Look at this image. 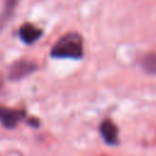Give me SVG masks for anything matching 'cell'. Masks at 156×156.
<instances>
[{
	"mask_svg": "<svg viewBox=\"0 0 156 156\" xmlns=\"http://www.w3.org/2000/svg\"><path fill=\"white\" fill-rule=\"evenodd\" d=\"M140 65L146 73L156 74V54L155 52L145 54L140 60Z\"/></svg>",
	"mask_w": 156,
	"mask_h": 156,
	"instance_id": "cell-7",
	"label": "cell"
},
{
	"mask_svg": "<svg viewBox=\"0 0 156 156\" xmlns=\"http://www.w3.org/2000/svg\"><path fill=\"white\" fill-rule=\"evenodd\" d=\"M84 55L83 38L74 32L61 37L51 48L50 56L55 58H74L79 60Z\"/></svg>",
	"mask_w": 156,
	"mask_h": 156,
	"instance_id": "cell-1",
	"label": "cell"
},
{
	"mask_svg": "<svg viewBox=\"0 0 156 156\" xmlns=\"http://www.w3.org/2000/svg\"><path fill=\"white\" fill-rule=\"evenodd\" d=\"M17 2H18V0H5V6H4L2 12L0 15V28H2L9 22V20L13 15V11L17 6Z\"/></svg>",
	"mask_w": 156,
	"mask_h": 156,
	"instance_id": "cell-6",
	"label": "cell"
},
{
	"mask_svg": "<svg viewBox=\"0 0 156 156\" xmlns=\"http://www.w3.org/2000/svg\"><path fill=\"white\" fill-rule=\"evenodd\" d=\"M35 69H37L35 62L30 60H18L11 66L9 71V78L11 80H20L33 73Z\"/></svg>",
	"mask_w": 156,
	"mask_h": 156,
	"instance_id": "cell-2",
	"label": "cell"
},
{
	"mask_svg": "<svg viewBox=\"0 0 156 156\" xmlns=\"http://www.w3.org/2000/svg\"><path fill=\"white\" fill-rule=\"evenodd\" d=\"M18 35L21 38V40L26 44H33L35 43L41 35H43V30L38 27H35L32 23H24L20 27L18 30Z\"/></svg>",
	"mask_w": 156,
	"mask_h": 156,
	"instance_id": "cell-3",
	"label": "cell"
},
{
	"mask_svg": "<svg viewBox=\"0 0 156 156\" xmlns=\"http://www.w3.org/2000/svg\"><path fill=\"white\" fill-rule=\"evenodd\" d=\"M23 117H24L23 111L0 107V121L6 128H13L17 124V122Z\"/></svg>",
	"mask_w": 156,
	"mask_h": 156,
	"instance_id": "cell-4",
	"label": "cell"
},
{
	"mask_svg": "<svg viewBox=\"0 0 156 156\" xmlns=\"http://www.w3.org/2000/svg\"><path fill=\"white\" fill-rule=\"evenodd\" d=\"M100 130H101V135L104 136V139L107 143H115L116 138H117V128L116 126L111 122V121H104L100 126Z\"/></svg>",
	"mask_w": 156,
	"mask_h": 156,
	"instance_id": "cell-5",
	"label": "cell"
}]
</instances>
